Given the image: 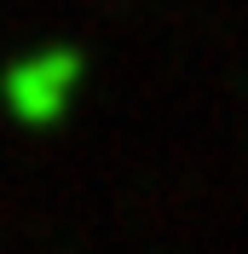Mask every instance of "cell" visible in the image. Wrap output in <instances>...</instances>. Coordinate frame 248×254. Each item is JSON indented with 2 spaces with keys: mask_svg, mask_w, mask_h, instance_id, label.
Masks as SVG:
<instances>
[{
  "mask_svg": "<svg viewBox=\"0 0 248 254\" xmlns=\"http://www.w3.org/2000/svg\"><path fill=\"white\" fill-rule=\"evenodd\" d=\"M75 75H81L75 52H41V58H23L12 69V81H6L12 110L23 116V122H52V116L69 104V93H75Z\"/></svg>",
  "mask_w": 248,
  "mask_h": 254,
  "instance_id": "1",
  "label": "cell"
}]
</instances>
